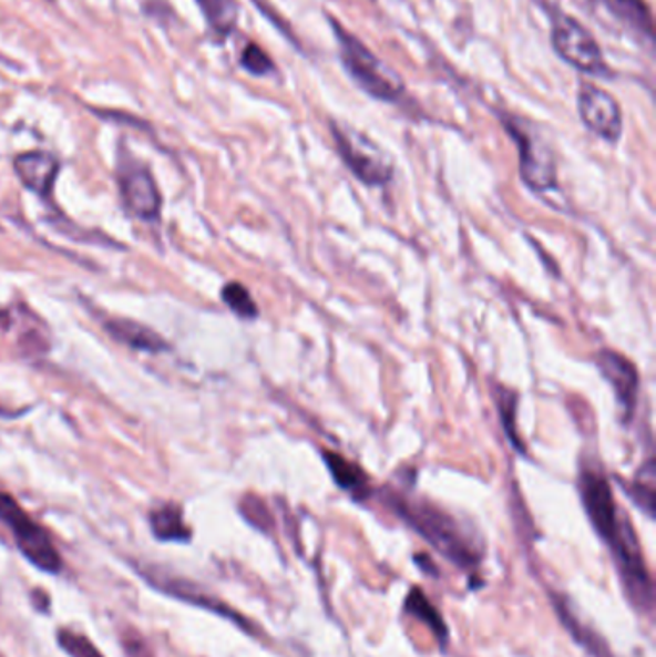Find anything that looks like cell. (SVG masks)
<instances>
[{
  "label": "cell",
  "instance_id": "6da1fadb",
  "mask_svg": "<svg viewBox=\"0 0 656 657\" xmlns=\"http://www.w3.org/2000/svg\"><path fill=\"white\" fill-rule=\"evenodd\" d=\"M389 504L399 517L407 521L418 535H422L452 564L470 569L480 562V552L449 513L428 502H410L401 496H391Z\"/></svg>",
  "mask_w": 656,
  "mask_h": 657
},
{
  "label": "cell",
  "instance_id": "7a4b0ae2",
  "mask_svg": "<svg viewBox=\"0 0 656 657\" xmlns=\"http://www.w3.org/2000/svg\"><path fill=\"white\" fill-rule=\"evenodd\" d=\"M329 25L339 43V54H341L345 70L349 72L358 88L378 101H399L404 94V83L399 78V73L393 72L383 60L378 59L358 37L345 30L337 20L329 18Z\"/></svg>",
  "mask_w": 656,
  "mask_h": 657
},
{
  "label": "cell",
  "instance_id": "3957f363",
  "mask_svg": "<svg viewBox=\"0 0 656 657\" xmlns=\"http://www.w3.org/2000/svg\"><path fill=\"white\" fill-rule=\"evenodd\" d=\"M0 521L14 533V541L25 560L37 569L57 575L62 569V557L52 544L51 536L39 523L31 520L10 494L0 492Z\"/></svg>",
  "mask_w": 656,
  "mask_h": 657
},
{
  "label": "cell",
  "instance_id": "277c9868",
  "mask_svg": "<svg viewBox=\"0 0 656 657\" xmlns=\"http://www.w3.org/2000/svg\"><path fill=\"white\" fill-rule=\"evenodd\" d=\"M331 135L336 138L337 151L355 177L380 187L393 177V162L373 141L344 123L331 122Z\"/></svg>",
  "mask_w": 656,
  "mask_h": 657
},
{
  "label": "cell",
  "instance_id": "5b68a950",
  "mask_svg": "<svg viewBox=\"0 0 656 657\" xmlns=\"http://www.w3.org/2000/svg\"><path fill=\"white\" fill-rule=\"evenodd\" d=\"M551 37L554 52L566 64L576 68L577 72L590 73L595 78H611V68L606 65L597 39L576 18L568 14L554 16Z\"/></svg>",
  "mask_w": 656,
  "mask_h": 657
},
{
  "label": "cell",
  "instance_id": "8992f818",
  "mask_svg": "<svg viewBox=\"0 0 656 657\" xmlns=\"http://www.w3.org/2000/svg\"><path fill=\"white\" fill-rule=\"evenodd\" d=\"M504 127L520 152V177L535 193L556 187V162L545 138L519 117H504Z\"/></svg>",
  "mask_w": 656,
  "mask_h": 657
},
{
  "label": "cell",
  "instance_id": "52a82bcc",
  "mask_svg": "<svg viewBox=\"0 0 656 657\" xmlns=\"http://www.w3.org/2000/svg\"><path fill=\"white\" fill-rule=\"evenodd\" d=\"M577 112L585 127L606 143H616L622 137L624 117L613 94L591 83H582L577 93Z\"/></svg>",
  "mask_w": 656,
  "mask_h": 657
},
{
  "label": "cell",
  "instance_id": "ba28073f",
  "mask_svg": "<svg viewBox=\"0 0 656 657\" xmlns=\"http://www.w3.org/2000/svg\"><path fill=\"white\" fill-rule=\"evenodd\" d=\"M117 181H120V191H122L125 208L130 209L133 216L145 219V222L158 219L162 196L148 167L133 162V160H127V162L122 160Z\"/></svg>",
  "mask_w": 656,
  "mask_h": 657
},
{
  "label": "cell",
  "instance_id": "9c48e42d",
  "mask_svg": "<svg viewBox=\"0 0 656 657\" xmlns=\"http://www.w3.org/2000/svg\"><path fill=\"white\" fill-rule=\"evenodd\" d=\"M580 492L591 525L606 544H611L624 520L614 502L611 484L597 471H584L580 479Z\"/></svg>",
  "mask_w": 656,
  "mask_h": 657
},
{
  "label": "cell",
  "instance_id": "30bf717a",
  "mask_svg": "<svg viewBox=\"0 0 656 657\" xmlns=\"http://www.w3.org/2000/svg\"><path fill=\"white\" fill-rule=\"evenodd\" d=\"M139 573H141V577L145 578L148 585L154 586L162 594H168V596L175 599H183V602H187L191 606L205 607L212 614L222 615V617H226V619L235 623V625H239L243 630L255 633L253 623L247 622L243 615L237 614L235 609H232L224 602H219L218 598L206 594L201 586L193 585L191 581L175 577V575H170V573H164L161 569H143L139 571Z\"/></svg>",
  "mask_w": 656,
  "mask_h": 657
},
{
  "label": "cell",
  "instance_id": "8fae6325",
  "mask_svg": "<svg viewBox=\"0 0 656 657\" xmlns=\"http://www.w3.org/2000/svg\"><path fill=\"white\" fill-rule=\"evenodd\" d=\"M597 368L613 387L624 419L632 418L639 394V373L634 363L614 350H601L597 356Z\"/></svg>",
  "mask_w": 656,
  "mask_h": 657
},
{
  "label": "cell",
  "instance_id": "7c38bea8",
  "mask_svg": "<svg viewBox=\"0 0 656 657\" xmlns=\"http://www.w3.org/2000/svg\"><path fill=\"white\" fill-rule=\"evenodd\" d=\"M16 175L23 185L41 198H51L60 174V162L51 152L30 151L14 158Z\"/></svg>",
  "mask_w": 656,
  "mask_h": 657
},
{
  "label": "cell",
  "instance_id": "4fadbf2b",
  "mask_svg": "<svg viewBox=\"0 0 656 657\" xmlns=\"http://www.w3.org/2000/svg\"><path fill=\"white\" fill-rule=\"evenodd\" d=\"M104 327L112 339L117 340L124 347L139 350V352L156 355V352L170 350L168 342L162 339L158 332H154L153 329H148L133 319H110Z\"/></svg>",
  "mask_w": 656,
  "mask_h": 657
},
{
  "label": "cell",
  "instance_id": "5bb4252c",
  "mask_svg": "<svg viewBox=\"0 0 656 657\" xmlns=\"http://www.w3.org/2000/svg\"><path fill=\"white\" fill-rule=\"evenodd\" d=\"M324 460L328 463L329 473L336 479L337 486L350 492L355 499H366L370 494V479L357 463L349 462L337 452H326Z\"/></svg>",
  "mask_w": 656,
  "mask_h": 657
},
{
  "label": "cell",
  "instance_id": "9a60e30c",
  "mask_svg": "<svg viewBox=\"0 0 656 657\" xmlns=\"http://www.w3.org/2000/svg\"><path fill=\"white\" fill-rule=\"evenodd\" d=\"M148 523L153 528L154 538L162 542H187L191 538V528L183 521L182 507L168 502L154 507L148 515Z\"/></svg>",
  "mask_w": 656,
  "mask_h": 657
},
{
  "label": "cell",
  "instance_id": "2e32d148",
  "mask_svg": "<svg viewBox=\"0 0 656 657\" xmlns=\"http://www.w3.org/2000/svg\"><path fill=\"white\" fill-rule=\"evenodd\" d=\"M603 4L629 30L653 39V16L643 0H603Z\"/></svg>",
  "mask_w": 656,
  "mask_h": 657
},
{
  "label": "cell",
  "instance_id": "e0dca14e",
  "mask_svg": "<svg viewBox=\"0 0 656 657\" xmlns=\"http://www.w3.org/2000/svg\"><path fill=\"white\" fill-rule=\"evenodd\" d=\"M195 2L205 16L206 25L219 41L232 35V31L237 25V12H239L235 0H195Z\"/></svg>",
  "mask_w": 656,
  "mask_h": 657
},
{
  "label": "cell",
  "instance_id": "ac0fdd59",
  "mask_svg": "<svg viewBox=\"0 0 656 657\" xmlns=\"http://www.w3.org/2000/svg\"><path fill=\"white\" fill-rule=\"evenodd\" d=\"M404 609H407L410 615L418 617L420 622L426 623V625L430 627L431 633H433L439 643H441V646H445V644L449 643V628H447V623L443 622V617H441V614H439L435 606L431 604L430 599L423 596L420 588H412V591H410L409 596H407V602H404Z\"/></svg>",
  "mask_w": 656,
  "mask_h": 657
},
{
  "label": "cell",
  "instance_id": "d6986e66",
  "mask_svg": "<svg viewBox=\"0 0 656 657\" xmlns=\"http://www.w3.org/2000/svg\"><path fill=\"white\" fill-rule=\"evenodd\" d=\"M222 300L227 304V308L234 311L235 316H239L242 319L258 318V306L242 283H227L226 287L222 289Z\"/></svg>",
  "mask_w": 656,
  "mask_h": 657
},
{
  "label": "cell",
  "instance_id": "ffe728a7",
  "mask_svg": "<svg viewBox=\"0 0 656 657\" xmlns=\"http://www.w3.org/2000/svg\"><path fill=\"white\" fill-rule=\"evenodd\" d=\"M629 494L635 500V504L643 507L645 513L653 517V512H655V468H653V460H649L647 465L639 471V475L634 481V486L629 489Z\"/></svg>",
  "mask_w": 656,
  "mask_h": 657
},
{
  "label": "cell",
  "instance_id": "44dd1931",
  "mask_svg": "<svg viewBox=\"0 0 656 657\" xmlns=\"http://www.w3.org/2000/svg\"><path fill=\"white\" fill-rule=\"evenodd\" d=\"M556 612L561 615L562 623L568 627L570 633L576 636L577 643L585 646L587 650L593 654L595 657H613L606 650V646L603 643H597V636L590 635L587 636V630L582 625H577L576 619L570 615V609L566 607V602L564 599H558L556 602Z\"/></svg>",
  "mask_w": 656,
  "mask_h": 657
},
{
  "label": "cell",
  "instance_id": "7402d4cb",
  "mask_svg": "<svg viewBox=\"0 0 656 657\" xmlns=\"http://www.w3.org/2000/svg\"><path fill=\"white\" fill-rule=\"evenodd\" d=\"M57 640H59L60 648L66 651L70 657H104L88 636L80 635L70 628H60Z\"/></svg>",
  "mask_w": 656,
  "mask_h": 657
},
{
  "label": "cell",
  "instance_id": "603a6c76",
  "mask_svg": "<svg viewBox=\"0 0 656 657\" xmlns=\"http://www.w3.org/2000/svg\"><path fill=\"white\" fill-rule=\"evenodd\" d=\"M242 65L253 75H270L271 72H276V65L271 62L270 57L255 43H248L242 52Z\"/></svg>",
  "mask_w": 656,
  "mask_h": 657
},
{
  "label": "cell",
  "instance_id": "cb8c5ba5",
  "mask_svg": "<svg viewBox=\"0 0 656 657\" xmlns=\"http://www.w3.org/2000/svg\"><path fill=\"white\" fill-rule=\"evenodd\" d=\"M499 412H501L504 429H506V434H509L512 444H514L516 449L520 446V450H524V446L520 444L514 427H512V423H514V412H516V394H514V392H509L506 389L499 390Z\"/></svg>",
  "mask_w": 656,
  "mask_h": 657
},
{
  "label": "cell",
  "instance_id": "d4e9b609",
  "mask_svg": "<svg viewBox=\"0 0 656 657\" xmlns=\"http://www.w3.org/2000/svg\"><path fill=\"white\" fill-rule=\"evenodd\" d=\"M122 648H124L127 657H154L148 643H146L143 636L135 633L133 628L124 630V635H122Z\"/></svg>",
  "mask_w": 656,
  "mask_h": 657
},
{
  "label": "cell",
  "instance_id": "484cf974",
  "mask_svg": "<svg viewBox=\"0 0 656 657\" xmlns=\"http://www.w3.org/2000/svg\"><path fill=\"white\" fill-rule=\"evenodd\" d=\"M242 512L247 517L248 523H253L255 527L264 531L270 525V515L266 512V507H264L260 500L253 499V496L248 499L247 496V499L243 500Z\"/></svg>",
  "mask_w": 656,
  "mask_h": 657
}]
</instances>
